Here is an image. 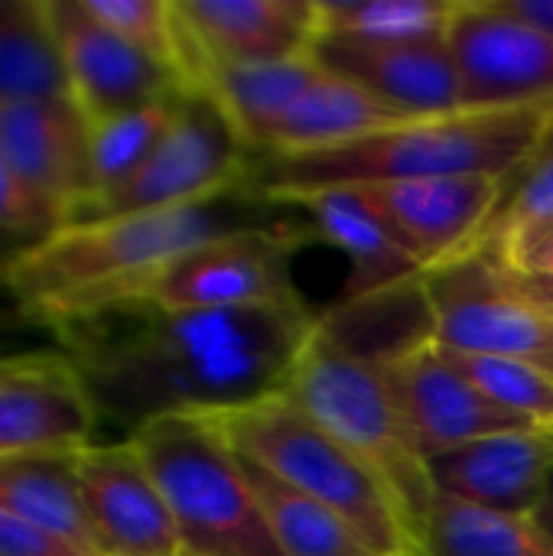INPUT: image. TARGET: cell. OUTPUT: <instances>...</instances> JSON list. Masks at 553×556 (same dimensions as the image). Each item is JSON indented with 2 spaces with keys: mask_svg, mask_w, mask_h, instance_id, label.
Listing matches in <instances>:
<instances>
[{
  "mask_svg": "<svg viewBox=\"0 0 553 556\" xmlns=\"http://www.w3.org/2000/svg\"><path fill=\"white\" fill-rule=\"evenodd\" d=\"M65 323L85 326L72 365L98 417L130 437L156 417H218L280 394L323 316L306 303L163 313L121 300Z\"/></svg>",
  "mask_w": 553,
  "mask_h": 556,
  "instance_id": "obj_1",
  "label": "cell"
},
{
  "mask_svg": "<svg viewBox=\"0 0 553 556\" xmlns=\"http://www.w3.org/2000/svg\"><path fill=\"white\" fill-rule=\"evenodd\" d=\"M248 231H267L293 244L313 238L293 202L264 199L241 179L186 205L55 228L13 257L7 280L33 309L72 319L183 254Z\"/></svg>",
  "mask_w": 553,
  "mask_h": 556,
  "instance_id": "obj_2",
  "label": "cell"
},
{
  "mask_svg": "<svg viewBox=\"0 0 553 556\" xmlns=\"http://www.w3.org/2000/svg\"><path fill=\"white\" fill-rule=\"evenodd\" d=\"M553 108L460 111L450 117L404 121L352 143L310 153H257L248 182L274 202L326 189L417 182L443 176L515 179L538 153Z\"/></svg>",
  "mask_w": 553,
  "mask_h": 556,
  "instance_id": "obj_3",
  "label": "cell"
},
{
  "mask_svg": "<svg viewBox=\"0 0 553 556\" xmlns=\"http://www.w3.org/2000/svg\"><path fill=\"white\" fill-rule=\"evenodd\" d=\"M280 394L388 489L417 547L420 525L437 492L427 476V459L411 440L378 365L339 339L323 319Z\"/></svg>",
  "mask_w": 553,
  "mask_h": 556,
  "instance_id": "obj_4",
  "label": "cell"
},
{
  "mask_svg": "<svg viewBox=\"0 0 553 556\" xmlns=\"http://www.w3.org/2000/svg\"><path fill=\"white\" fill-rule=\"evenodd\" d=\"M127 440L173 515L183 554L284 556L264 525L241 456L212 417H156Z\"/></svg>",
  "mask_w": 553,
  "mask_h": 556,
  "instance_id": "obj_5",
  "label": "cell"
},
{
  "mask_svg": "<svg viewBox=\"0 0 553 556\" xmlns=\"http://www.w3.org/2000/svg\"><path fill=\"white\" fill-rule=\"evenodd\" d=\"M238 456L326 505L378 556H417L388 489L287 394L212 417Z\"/></svg>",
  "mask_w": 553,
  "mask_h": 556,
  "instance_id": "obj_6",
  "label": "cell"
},
{
  "mask_svg": "<svg viewBox=\"0 0 553 556\" xmlns=\"http://www.w3.org/2000/svg\"><path fill=\"white\" fill-rule=\"evenodd\" d=\"M420 293L430 339L440 349L551 365L553 316L521 290L518 277L492 251L469 248L420 274Z\"/></svg>",
  "mask_w": 553,
  "mask_h": 556,
  "instance_id": "obj_7",
  "label": "cell"
},
{
  "mask_svg": "<svg viewBox=\"0 0 553 556\" xmlns=\"http://www.w3.org/2000/svg\"><path fill=\"white\" fill-rule=\"evenodd\" d=\"M293 241L248 231L215 238L166 267L140 277L137 283L98 300L81 309L91 313L108 303H143L163 313H212V309H248V306H297L303 303L290 274ZM78 313V316H81ZM75 319V316H72Z\"/></svg>",
  "mask_w": 553,
  "mask_h": 556,
  "instance_id": "obj_8",
  "label": "cell"
},
{
  "mask_svg": "<svg viewBox=\"0 0 553 556\" xmlns=\"http://www.w3.org/2000/svg\"><path fill=\"white\" fill-rule=\"evenodd\" d=\"M248 163L251 150L244 147L225 108L205 88H192L183 94L179 114L150 160L121 189L85 208L72 225L186 205L215 195L241 182L248 176Z\"/></svg>",
  "mask_w": 553,
  "mask_h": 556,
  "instance_id": "obj_9",
  "label": "cell"
},
{
  "mask_svg": "<svg viewBox=\"0 0 553 556\" xmlns=\"http://www.w3.org/2000/svg\"><path fill=\"white\" fill-rule=\"evenodd\" d=\"M443 42L463 111L553 108V36L499 0H456Z\"/></svg>",
  "mask_w": 553,
  "mask_h": 556,
  "instance_id": "obj_10",
  "label": "cell"
},
{
  "mask_svg": "<svg viewBox=\"0 0 553 556\" xmlns=\"http://www.w3.org/2000/svg\"><path fill=\"white\" fill-rule=\"evenodd\" d=\"M424 459L512 430H541L495 407L427 336L375 362Z\"/></svg>",
  "mask_w": 553,
  "mask_h": 556,
  "instance_id": "obj_11",
  "label": "cell"
},
{
  "mask_svg": "<svg viewBox=\"0 0 553 556\" xmlns=\"http://www.w3.org/2000/svg\"><path fill=\"white\" fill-rule=\"evenodd\" d=\"M42 10L62 49L72 101L88 127L169 94L192 91L166 65L95 20L81 0H42Z\"/></svg>",
  "mask_w": 553,
  "mask_h": 556,
  "instance_id": "obj_12",
  "label": "cell"
},
{
  "mask_svg": "<svg viewBox=\"0 0 553 556\" xmlns=\"http://www.w3.org/2000/svg\"><path fill=\"white\" fill-rule=\"evenodd\" d=\"M75 476L101 556H186L173 515L130 440L81 446Z\"/></svg>",
  "mask_w": 553,
  "mask_h": 556,
  "instance_id": "obj_13",
  "label": "cell"
},
{
  "mask_svg": "<svg viewBox=\"0 0 553 556\" xmlns=\"http://www.w3.org/2000/svg\"><path fill=\"white\" fill-rule=\"evenodd\" d=\"M512 179L495 176H443L417 182L355 186L352 192L385 222V228L414 254L420 270L469 248Z\"/></svg>",
  "mask_w": 553,
  "mask_h": 556,
  "instance_id": "obj_14",
  "label": "cell"
},
{
  "mask_svg": "<svg viewBox=\"0 0 553 556\" xmlns=\"http://www.w3.org/2000/svg\"><path fill=\"white\" fill-rule=\"evenodd\" d=\"M98 407L68 358L23 355L0 368V459L91 446Z\"/></svg>",
  "mask_w": 553,
  "mask_h": 556,
  "instance_id": "obj_15",
  "label": "cell"
},
{
  "mask_svg": "<svg viewBox=\"0 0 553 556\" xmlns=\"http://www.w3.org/2000/svg\"><path fill=\"white\" fill-rule=\"evenodd\" d=\"M192 78L215 65H261L310 52L316 0H176Z\"/></svg>",
  "mask_w": 553,
  "mask_h": 556,
  "instance_id": "obj_16",
  "label": "cell"
},
{
  "mask_svg": "<svg viewBox=\"0 0 553 556\" xmlns=\"http://www.w3.org/2000/svg\"><path fill=\"white\" fill-rule=\"evenodd\" d=\"M0 160L46 202L59 228L91 199L88 121L72 101L0 104Z\"/></svg>",
  "mask_w": 553,
  "mask_h": 556,
  "instance_id": "obj_17",
  "label": "cell"
},
{
  "mask_svg": "<svg viewBox=\"0 0 553 556\" xmlns=\"http://www.w3.org/2000/svg\"><path fill=\"white\" fill-rule=\"evenodd\" d=\"M313 59L365 88L381 104L411 121L460 114V78L443 39L437 42H398V46H359L313 39Z\"/></svg>",
  "mask_w": 553,
  "mask_h": 556,
  "instance_id": "obj_18",
  "label": "cell"
},
{
  "mask_svg": "<svg viewBox=\"0 0 553 556\" xmlns=\"http://www.w3.org/2000/svg\"><path fill=\"white\" fill-rule=\"evenodd\" d=\"M551 472V430L495 433L427 459V476L437 495L528 518L538 508Z\"/></svg>",
  "mask_w": 553,
  "mask_h": 556,
  "instance_id": "obj_19",
  "label": "cell"
},
{
  "mask_svg": "<svg viewBox=\"0 0 553 556\" xmlns=\"http://www.w3.org/2000/svg\"><path fill=\"white\" fill-rule=\"evenodd\" d=\"M290 202L306 218L316 241H326L349 257L345 303H362L420 280L424 270L414 254L352 189H326Z\"/></svg>",
  "mask_w": 553,
  "mask_h": 556,
  "instance_id": "obj_20",
  "label": "cell"
},
{
  "mask_svg": "<svg viewBox=\"0 0 553 556\" xmlns=\"http://www.w3.org/2000/svg\"><path fill=\"white\" fill-rule=\"evenodd\" d=\"M323 68V65H319ZM411 117L398 114L394 108L372 98L365 88L319 72L316 81L287 108V114L271 127L257 153H310L339 143H352L359 137L388 130ZM251 153V156H257Z\"/></svg>",
  "mask_w": 553,
  "mask_h": 556,
  "instance_id": "obj_21",
  "label": "cell"
},
{
  "mask_svg": "<svg viewBox=\"0 0 553 556\" xmlns=\"http://www.w3.org/2000/svg\"><path fill=\"white\" fill-rule=\"evenodd\" d=\"M78 453V450H75ZM75 453L0 459V508L88 556H101L75 476Z\"/></svg>",
  "mask_w": 553,
  "mask_h": 556,
  "instance_id": "obj_22",
  "label": "cell"
},
{
  "mask_svg": "<svg viewBox=\"0 0 553 556\" xmlns=\"http://www.w3.org/2000/svg\"><path fill=\"white\" fill-rule=\"evenodd\" d=\"M319 62L313 52L261 62V65H215L205 68L199 88H205L238 127L244 147L251 153L261 150L271 127L287 114V108L316 81Z\"/></svg>",
  "mask_w": 553,
  "mask_h": 556,
  "instance_id": "obj_23",
  "label": "cell"
},
{
  "mask_svg": "<svg viewBox=\"0 0 553 556\" xmlns=\"http://www.w3.org/2000/svg\"><path fill=\"white\" fill-rule=\"evenodd\" d=\"M59 101H72V88L42 0H0V104Z\"/></svg>",
  "mask_w": 553,
  "mask_h": 556,
  "instance_id": "obj_24",
  "label": "cell"
},
{
  "mask_svg": "<svg viewBox=\"0 0 553 556\" xmlns=\"http://www.w3.org/2000/svg\"><path fill=\"white\" fill-rule=\"evenodd\" d=\"M417 556H553V541L528 518L433 495Z\"/></svg>",
  "mask_w": 553,
  "mask_h": 556,
  "instance_id": "obj_25",
  "label": "cell"
},
{
  "mask_svg": "<svg viewBox=\"0 0 553 556\" xmlns=\"http://www.w3.org/2000/svg\"><path fill=\"white\" fill-rule=\"evenodd\" d=\"M244 463L251 492L264 515V525L284 556H378L372 547L326 505L300 495L297 489L274 479L267 469Z\"/></svg>",
  "mask_w": 553,
  "mask_h": 556,
  "instance_id": "obj_26",
  "label": "cell"
},
{
  "mask_svg": "<svg viewBox=\"0 0 553 556\" xmlns=\"http://www.w3.org/2000/svg\"><path fill=\"white\" fill-rule=\"evenodd\" d=\"M456 0H316V36L359 46L437 42Z\"/></svg>",
  "mask_w": 553,
  "mask_h": 556,
  "instance_id": "obj_27",
  "label": "cell"
},
{
  "mask_svg": "<svg viewBox=\"0 0 553 556\" xmlns=\"http://www.w3.org/2000/svg\"><path fill=\"white\" fill-rule=\"evenodd\" d=\"M183 94L186 91L169 94V98L153 101V104H143V108H134V111H124V114H114V117L98 121V124L88 127L91 199L81 205V212L91 208L95 202H101L104 195H111L114 189H121L150 160V153L169 134V127H173V121L179 114Z\"/></svg>",
  "mask_w": 553,
  "mask_h": 556,
  "instance_id": "obj_28",
  "label": "cell"
},
{
  "mask_svg": "<svg viewBox=\"0 0 553 556\" xmlns=\"http://www.w3.org/2000/svg\"><path fill=\"white\" fill-rule=\"evenodd\" d=\"M447 352V349H443ZM447 358L502 410L528 420L531 427L553 430V371L531 358L512 355H463Z\"/></svg>",
  "mask_w": 553,
  "mask_h": 556,
  "instance_id": "obj_29",
  "label": "cell"
},
{
  "mask_svg": "<svg viewBox=\"0 0 553 556\" xmlns=\"http://www.w3.org/2000/svg\"><path fill=\"white\" fill-rule=\"evenodd\" d=\"M95 20L124 36L130 46L166 65L186 88H196L189 42L176 13V0H81Z\"/></svg>",
  "mask_w": 553,
  "mask_h": 556,
  "instance_id": "obj_30",
  "label": "cell"
},
{
  "mask_svg": "<svg viewBox=\"0 0 553 556\" xmlns=\"http://www.w3.org/2000/svg\"><path fill=\"white\" fill-rule=\"evenodd\" d=\"M553 225V156L531 160L508 186L482 231L469 241V248L492 251L495 257L512 244L531 238L535 231ZM466 248V251H469ZM463 254V251H460Z\"/></svg>",
  "mask_w": 553,
  "mask_h": 556,
  "instance_id": "obj_31",
  "label": "cell"
},
{
  "mask_svg": "<svg viewBox=\"0 0 553 556\" xmlns=\"http://www.w3.org/2000/svg\"><path fill=\"white\" fill-rule=\"evenodd\" d=\"M0 228L3 231H33L36 241L59 228L46 202L0 160Z\"/></svg>",
  "mask_w": 553,
  "mask_h": 556,
  "instance_id": "obj_32",
  "label": "cell"
},
{
  "mask_svg": "<svg viewBox=\"0 0 553 556\" xmlns=\"http://www.w3.org/2000/svg\"><path fill=\"white\" fill-rule=\"evenodd\" d=\"M0 556H88L0 508Z\"/></svg>",
  "mask_w": 553,
  "mask_h": 556,
  "instance_id": "obj_33",
  "label": "cell"
},
{
  "mask_svg": "<svg viewBox=\"0 0 553 556\" xmlns=\"http://www.w3.org/2000/svg\"><path fill=\"white\" fill-rule=\"evenodd\" d=\"M499 261L512 274H553V225L512 244L508 251L499 254Z\"/></svg>",
  "mask_w": 553,
  "mask_h": 556,
  "instance_id": "obj_34",
  "label": "cell"
},
{
  "mask_svg": "<svg viewBox=\"0 0 553 556\" xmlns=\"http://www.w3.org/2000/svg\"><path fill=\"white\" fill-rule=\"evenodd\" d=\"M508 13H515L518 20L544 29L553 36V0H499Z\"/></svg>",
  "mask_w": 553,
  "mask_h": 556,
  "instance_id": "obj_35",
  "label": "cell"
},
{
  "mask_svg": "<svg viewBox=\"0 0 553 556\" xmlns=\"http://www.w3.org/2000/svg\"><path fill=\"white\" fill-rule=\"evenodd\" d=\"M515 277H518L521 290H525L544 313H551L553 316V274H515Z\"/></svg>",
  "mask_w": 553,
  "mask_h": 556,
  "instance_id": "obj_36",
  "label": "cell"
},
{
  "mask_svg": "<svg viewBox=\"0 0 553 556\" xmlns=\"http://www.w3.org/2000/svg\"><path fill=\"white\" fill-rule=\"evenodd\" d=\"M531 521L553 541V472L551 479H548V485H544V495H541L538 508L531 511Z\"/></svg>",
  "mask_w": 553,
  "mask_h": 556,
  "instance_id": "obj_37",
  "label": "cell"
},
{
  "mask_svg": "<svg viewBox=\"0 0 553 556\" xmlns=\"http://www.w3.org/2000/svg\"><path fill=\"white\" fill-rule=\"evenodd\" d=\"M548 156H553V114H551V121H548V130H544V140H541V147H538L535 160H548Z\"/></svg>",
  "mask_w": 553,
  "mask_h": 556,
  "instance_id": "obj_38",
  "label": "cell"
},
{
  "mask_svg": "<svg viewBox=\"0 0 553 556\" xmlns=\"http://www.w3.org/2000/svg\"><path fill=\"white\" fill-rule=\"evenodd\" d=\"M7 362H10V358H3V355H0V368H3V365H7Z\"/></svg>",
  "mask_w": 553,
  "mask_h": 556,
  "instance_id": "obj_39",
  "label": "cell"
},
{
  "mask_svg": "<svg viewBox=\"0 0 553 556\" xmlns=\"http://www.w3.org/2000/svg\"><path fill=\"white\" fill-rule=\"evenodd\" d=\"M548 368H551V371H553V352H551V365H548Z\"/></svg>",
  "mask_w": 553,
  "mask_h": 556,
  "instance_id": "obj_40",
  "label": "cell"
},
{
  "mask_svg": "<svg viewBox=\"0 0 553 556\" xmlns=\"http://www.w3.org/2000/svg\"><path fill=\"white\" fill-rule=\"evenodd\" d=\"M551 437H553V430H551Z\"/></svg>",
  "mask_w": 553,
  "mask_h": 556,
  "instance_id": "obj_41",
  "label": "cell"
}]
</instances>
